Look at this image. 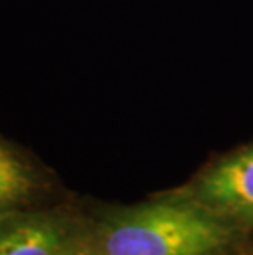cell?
Wrapping results in <instances>:
<instances>
[{
  "instance_id": "obj_1",
  "label": "cell",
  "mask_w": 253,
  "mask_h": 255,
  "mask_svg": "<svg viewBox=\"0 0 253 255\" xmlns=\"http://www.w3.org/2000/svg\"><path fill=\"white\" fill-rule=\"evenodd\" d=\"M89 237L102 255H225L239 227L182 194L109 211Z\"/></svg>"
},
{
  "instance_id": "obj_2",
  "label": "cell",
  "mask_w": 253,
  "mask_h": 255,
  "mask_svg": "<svg viewBox=\"0 0 253 255\" xmlns=\"http://www.w3.org/2000/svg\"><path fill=\"white\" fill-rule=\"evenodd\" d=\"M189 194L234 226L253 227V145L215 161Z\"/></svg>"
},
{
  "instance_id": "obj_3",
  "label": "cell",
  "mask_w": 253,
  "mask_h": 255,
  "mask_svg": "<svg viewBox=\"0 0 253 255\" xmlns=\"http://www.w3.org/2000/svg\"><path fill=\"white\" fill-rule=\"evenodd\" d=\"M85 236L56 211H20L0 221V255H73Z\"/></svg>"
},
{
  "instance_id": "obj_4",
  "label": "cell",
  "mask_w": 253,
  "mask_h": 255,
  "mask_svg": "<svg viewBox=\"0 0 253 255\" xmlns=\"http://www.w3.org/2000/svg\"><path fill=\"white\" fill-rule=\"evenodd\" d=\"M38 189L40 180L35 168L0 140V221L25 211Z\"/></svg>"
},
{
  "instance_id": "obj_5",
  "label": "cell",
  "mask_w": 253,
  "mask_h": 255,
  "mask_svg": "<svg viewBox=\"0 0 253 255\" xmlns=\"http://www.w3.org/2000/svg\"><path fill=\"white\" fill-rule=\"evenodd\" d=\"M73 255H102L97 247L94 246L92 241L89 237V232H85V236L83 237V241L79 242V246L76 247V251L73 252Z\"/></svg>"
}]
</instances>
